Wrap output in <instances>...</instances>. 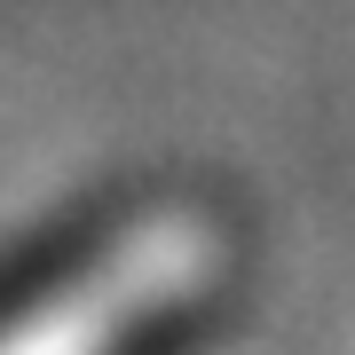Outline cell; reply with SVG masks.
I'll return each instance as SVG.
<instances>
[{
  "label": "cell",
  "mask_w": 355,
  "mask_h": 355,
  "mask_svg": "<svg viewBox=\"0 0 355 355\" xmlns=\"http://www.w3.org/2000/svg\"><path fill=\"white\" fill-rule=\"evenodd\" d=\"M127 229H135V205H127V198H79V205H64L55 221L24 229L8 253H0V340L24 331L40 308H55L64 292H79L87 268L111 253Z\"/></svg>",
  "instance_id": "1"
},
{
  "label": "cell",
  "mask_w": 355,
  "mask_h": 355,
  "mask_svg": "<svg viewBox=\"0 0 355 355\" xmlns=\"http://www.w3.org/2000/svg\"><path fill=\"white\" fill-rule=\"evenodd\" d=\"M214 324H221V308H205V300H166V308H150V316H135L127 331H119L111 355H198L205 340H214Z\"/></svg>",
  "instance_id": "2"
}]
</instances>
